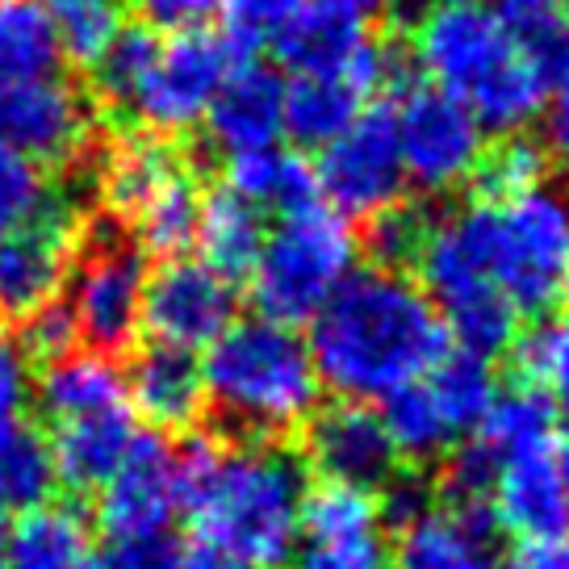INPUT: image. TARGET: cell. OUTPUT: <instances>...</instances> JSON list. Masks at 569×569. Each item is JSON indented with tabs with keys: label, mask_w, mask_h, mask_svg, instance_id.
Listing matches in <instances>:
<instances>
[{
	"label": "cell",
	"mask_w": 569,
	"mask_h": 569,
	"mask_svg": "<svg viewBox=\"0 0 569 569\" xmlns=\"http://www.w3.org/2000/svg\"><path fill=\"white\" fill-rule=\"evenodd\" d=\"M445 315L415 281L386 268H365L331 293L310 319L315 373L339 402H386L427 377L448 356Z\"/></svg>",
	"instance_id": "cell-1"
},
{
	"label": "cell",
	"mask_w": 569,
	"mask_h": 569,
	"mask_svg": "<svg viewBox=\"0 0 569 569\" xmlns=\"http://www.w3.org/2000/svg\"><path fill=\"white\" fill-rule=\"evenodd\" d=\"M172 465L177 502L193 519L201 549L243 569H281L298 552L310 498L298 452L272 440L222 448L213 436H189Z\"/></svg>",
	"instance_id": "cell-2"
},
{
	"label": "cell",
	"mask_w": 569,
	"mask_h": 569,
	"mask_svg": "<svg viewBox=\"0 0 569 569\" xmlns=\"http://www.w3.org/2000/svg\"><path fill=\"white\" fill-rule=\"evenodd\" d=\"M415 59L481 130L519 134L545 106L516 21L486 0H436L415 21Z\"/></svg>",
	"instance_id": "cell-3"
},
{
	"label": "cell",
	"mask_w": 569,
	"mask_h": 569,
	"mask_svg": "<svg viewBox=\"0 0 569 569\" xmlns=\"http://www.w3.org/2000/svg\"><path fill=\"white\" fill-rule=\"evenodd\" d=\"M206 402L251 440H277L310 423L322 381L306 339L268 319H234L201 360Z\"/></svg>",
	"instance_id": "cell-4"
},
{
	"label": "cell",
	"mask_w": 569,
	"mask_h": 569,
	"mask_svg": "<svg viewBox=\"0 0 569 569\" xmlns=\"http://www.w3.org/2000/svg\"><path fill=\"white\" fill-rule=\"evenodd\" d=\"M465 231L486 277L516 315H540L557 302L569 268V197L540 184L516 201L465 206Z\"/></svg>",
	"instance_id": "cell-5"
},
{
	"label": "cell",
	"mask_w": 569,
	"mask_h": 569,
	"mask_svg": "<svg viewBox=\"0 0 569 569\" xmlns=\"http://www.w3.org/2000/svg\"><path fill=\"white\" fill-rule=\"evenodd\" d=\"M356 234L339 213L315 210L289 213L277 231H268L260 260L251 268V302L260 319L298 327L331 302L339 284L352 277Z\"/></svg>",
	"instance_id": "cell-6"
},
{
	"label": "cell",
	"mask_w": 569,
	"mask_h": 569,
	"mask_svg": "<svg viewBox=\"0 0 569 569\" xmlns=\"http://www.w3.org/2000/svg\"><path fill=\"white\" fill-rule=\"evenodd\" d=\"M68 310L76 331L92 352H122L142 327V298H147V251L134 243V231L106 213L76 231V260H71Z\"/></svg>",
	"instance_id": "cell-7"
},
{
	"label": "cell",
	"mask_w": 569,
	"mask_h": 569,
	"mask_svg": "<svg viewBox=\"0 0 569 569\" xmlns=\"http://www.w3.org/2000/svg\"><path fill=\"white\" fill-rule=\"evenodd\" d=\"M239 63H248V54L239 51L227 34L184 30L168 42L160 38V47L147 59L122 118L130 126H142L156 139L189 134L193 126L206 122L222 80Z\"/></svg>",
	"instance_id": "cell-8"
},
{
	"label": "cell",
	"mask_w": 569,
	"mask_h": 569,
	"mask_svg": "<svg viewBox=\"0 0 569 569\" xmlns=\"http://www.w3.org/2000/svg\"><path fill=\"white\" fill-rule=\"evenodd\" d=\"M402 172L423 193H452L473 180L486 156V130L465 106L440 89H407L402 106L393 109Z\"/></svg>",
	"instance_id": "cell-9"
},
{
	"label": "cell",
	"mask_w": 569,
	"mask_h": 569,
	"mask_svg": "<svg viewBox=\"0 0 569 569\" xmlns=\"http://www.w3.org/2000/svg\"><path fill=\"white\" fill-rule=\"evenodd\" d=\"M315 180L319 197H327L336 213L377 218L381 210L398 206L407 172L390 109H365L336 142H327L315 163Z\"/></svg>",
	"instance_id": "cell-10"
},
{
	"label": "cell",
	"mask_w": 569,
	"mask_h": 569,
	"mask_svg": "<svg viewBox=\"0 0 569 569\" xmlns=\"http://www.w3.org/2000/svg\"><path fill=\"white\" fill-rule=\"evenodd\" d=\"M272 42H277V59L293 76H343L365 97H373L377 89L402 80L398 54L386 51L381 42H373L365 21L343 18V13L327 9L319 0L302 4L272 34Z\"/></svg>",
	"instance_id": "cell-11"
},
{
	"label": "cell",
	"mask_w": 569,
	"mask_h": 569,
	"mask_svg": "<svg viewBox=\"0 0 569 569\" xmlns=\"http://www.w3.org/2000/svg\"><path fill=\"white\" fill-rule=\"evenodd\" d=\"M234 322V284L201 260H168L147 281L142 327L160 348H210Z\"/></svg>",
	"instance_id": "cell-12"
},
{
	"label": "cell",
	"mask_w": 569,
	"mask_h": 569,
	"mask_svg": "<svg viewBox=\"0 0 569 569\" xmlns=\"http://www.w3.org/2000/svg\"><path fill=\"white\" fill-rule=\"evenodd\" d=\"M76 218L51 201L30 227L0 234V319L26 322L59 298L76 260Z\"/></svg>",
	"instance_id": "cell-13"
},
{
	"label": "cell",
	"mask_w": 569,
	"mask_h": 569,
	"mask_svg": "<svg viewBox=\"0 0 569 569\" xmlns=\"http://www.w3.org/2000/svg\"><path fill=\"white\" fill-rule=\"evenodd\" d=\"M0 147L34 163H71L92 151L84 97L63 80H30L0 89Z\"/></svg>",
	"instance_id": "cell-14"
},
{
	"label": "cell",
	"mask_w": 569,
	"mask_h": 569,
	"mask_svg": "<svg viewBox=\"0 0 569 569\" xmlns=\"http://www.w3.org/2000/svg\"><path fill=\"white\" fill-rule=\"evenodd\" d=\"M177 448L163 436L147 431L134 440L130 457L122 469L101 486V502H97V523L101 532L118 545V540H134L147 532H163L172 528L177 516V465H172Z\"/></svg>",
	"instance_id": "cell-15"
},
{
	"label": "cell",
	"mask_w": 569,
	"mask_h": 569,
	"mask_svg": "<svg viewBox=\"0 0 569 569\" xmlns=\"http://www.w3.org/2000/svg\"><path fill=\"white\" fill-rule=\"evenodd\" d=\"M306 461L319 469L327 486H348L373 495L377 486L393 478V452L381 415L360 402H336V407L310 415L306 423Z\"/></svg>",
	"instance_id": "cell-16"
},
{
	"label": "cell",
	"mask_w": 569,
	"mask_h": 569,
	"mask_svg": "<svg viewBox=\"0 0 569 569\" xmlns=\"http://www.w3.org/2000/svg\"><path fill=\"white\" fill-rule=\"evenodd\" d=\"M210 142L231 160L248 151L277 147L284 134V80L268 63H239L222 80L210 113Z\"/></svg>",
	"instance_id": "cell-17"
},
{
	"label": "cell",
	"mask_w": 569,
	"mask_h": 569,
	"mask_svg": "<svg viewBox=\"0 0 569 569\" xmlns=\"http://www.w3.org/2000/svg\"><path fill=\"white\" fill-rule=\"evenodd\" d=\"M490 519L519 540H566L569 502L557 481L549 448L495 461Z\"/></svg>",
	"instance_id": "cell-18"
},
{
	"label": "cell",
	"mask_w": 569,
	"mask_h": 569,
	"mask_svg": "<svg viewBox=\"0 0 569 569\" xmlns=\"http://www.w3.org/2000/svg\"><path fill=\"white\" fill-rule=\"evenodd\" d=\"M126 398L142 419L160 431H189L206 410V377L193 352L151 343L134 356L126 377Z\"/></svg>",
	"instance_id": "cell-19"
},
{
	"label": "cell",
	"mask_w": 569,
	"mask_h": 569,
	"mask_svg": "<svg viewBox=\"0 0 569 569\" xmlns=\"http://www.w3.org/2000/svg\"><path fill=\"white\" fill-rule=\"evenodd\" d=\"M134 440H139V431H134L130 407L59 419L51 436L54 473L71 490H101L122 469Z\"/></svg>",
	"instance_id": "cell-20"
},
{
	"label": "cell",
	"mask_w": 569,
	"mask_h": 569,
	"mask_svg": "<svg viewBox=\"0 0 569 569\" xmlns=\"http://www.w3.org/2000/svg\"><path fill=\"white\" fill-rule=\"evenodd\" d=\"M398 569H498L495 519L486 507L431 511L398 532Z\"/></svg>",
	"instance_id": "cell-21"
},
{
	"label": "cell",
	"mask_w": 569,
	"mask_h": 569,
	"mask_svg": "<svg viewBox=\"0 0 569 569\" xmlns=\"http://www.w3.org/2000/svg\"><path fill=\"white\" fill-rule=\"evenodd\" d=\"M38 402L54 423L130 407L122 369L101 352H71L51 360L38 377Z\"/></svg>",
	"instance_id": "cell-22"
},
{
	"label": "cell",
	"mask_w": 569,
	"mask_h": 569,
	"mask_svg": "<svg viewBox=\"0 0 569 569\" xmlns=\"http://www.w3.org/2000/svg\"><path fill=\"white\" fill-rule=\"evenodd\" d=\"M227 189L243 197L256 210H277L281 218L306 213L319 206V180L302 156H289L281 147L248 151L227 160Z\"/></svg>",
	"instance_id": "cell-23"
},
{
	"label": "cell",
	"mask_w": 569,
	"mask_h": 569,
	"mask_svg": "<svg viewBox=\"0 0 569 569\" xmlns=\"http://www.w3.org/2000/svg\"><path fill=\"white\" fill-rule=\"evenodd\" d=\"M264 239V213L248 206L243 197H234L231 189L206 197L201 222H197V248H201V264H210L218 277H227L231 284L248 277L260 260Z\"/></svg>",
	"instance_id": "cell-24"
},
{
	"label": "cell",
	"mask_w": 569,
	"mask_h": 569,
	"mask_svg": "<svg viewBox=\"0 0 569 569\" xmlns=\"http://www.w3.org/2000/svg\"><path fill=\"white\" fill-rule=\"evenodd\" d=\"M4 569H84L89 566V528L80 511L63 502H47L9 528L4 536Z\"/></svg>",
	"instance_id": "cell-25"
},
{
	"label": "cell",
	"mask_w": 569,
	"mask_h": 569,
	"mask_svg": "<svg viewBox=\"0 0 569 569\" xmlns=\"http://www.w3.org/2000/svg\"><path fill=\"white\" fill-rule=\"evenodd\" d=\"M365 92L343 76H293L284 84V134L298 147H327L365 113Z\"/></svg>",
	"instance_id": "cell-26"
},
{
	"label": "cell",
	"mask_w": 569,
	"mask_h": 569,
	"mask_svg": "<svg viewBox=\"0 0 569 569\" xmlns=\"http://www.w3.org/2000/svg\"><path fill=\"white\" fill-rule=\"evenodd\" d=\"M63 63L47 0H0V89L51 80Z\"/></svg>",
	"instance_id": "cell-27"
},
{
	"label": "cell",
	"mask_w": 569,
	"mask_h": 569,
	"mask_svg": "<svg viewBox=\"0 0 569 569\" xmlns=\"http://www.w3.org/2000/svg\"><path fill=\"white\" fill-rule=\"evenodd\" d=\"M423 386L436 398V407H440V415H445V423L452 427L457 440L486 423V415H490L498 398V377L490 369V360L469 352H448L423 377Z\"/></svg>",
	"instance_id": "cell-28"
},
{
	"label": "cell",
	"mask_w": 569,
	"mask_h": 569,
	"mask_svg": "<svg viewBox=\"0 0 569 569\" xmlns=\"http://www.w3.org/2000/svg\"><path fill=\"white\" fill-rule=\"evenodd\" d=\"M180 172V160L156 139H130L101 156V197L113 210V218H134L147 197L160 189L163 180Z\"/></svg>",
	"instance_id": "cell-29"
},
{
	"label": "cell",
	"mask_w": 569,
	"mask_h": 569,
	"mask_svg": "<svg viewBox=\"0 0 569 569\" xmlns=\"http://www.w3.org/2000/svg\"><path fill=\"white\" fill-rule=\"evenodd\" d=\"M552 402L545 390L536 386H516V390H498L495 407L478 427V445L502 461V457H519V452H540L552 445Z\"/></svg>",
	"instance_id": "cell-30"
},
{
	"label": "cell",
	"mask_w": 569,
	"mask_h": 569,
	"mask_svg": "<svg viewBox=\"0 0 569 569\" xmlns=\"http://www.w3.org/2000/svg\"><path fill=\"white\" fill-rule=\"evenodd\" d=\"M59 486L51 440L34 427H13L0 436V511H38Z\"/></svg>",
	"instance_id": "cell-31"
},
{
	"label": "cell",
	"mask_w": 569,
	"mask_h": 569,
	"mask_svg": "<svg viewBox=\"0 0 569 569\" xmlns=\"http://www.w3.org/2000/svg\"><path fill=\"white\" fill-rule=\"evenodd\" d=\"M302 536L306 545H381L377 498L348 486H322L306 498Z\"/></svg>",
	"instance_id": "cell-32"
},
{
	"label": "cell",
	"mask_w": 569,
	"mask_h": 569,
	"mask_svg": "<svg viewBox=\"0 0 569 569\" xmlns=\"http://www.w3.org/2000/svg\"><path fill=\"white\" fill-rule=\"evenodd\" d=\"M201 193H197L193 177L180 168L172 180H163L156 193L142 201L134 210V227H139V239L151 251L160 256H172L180 260V251L197 243V222H201Z\"/></svg>",
	"instance_id": "cell-33"
},
{
	"label": "cell",
	"mask_w": 569,
	"mask_h": 569,
	"mask_svg": "<svg viewBox=\"0 0 569 569\" xmlns=\"http://www.w3.org/2000/svg\"><path fill=\"white\" fill-rule=\"evenodd\" d=\"M381 423H386V436H390L393 452L407 457V461H436V457H445L448 448L457 445V436H452V427L445 423L436 398L427 393L423 377L410 381L407 390H398L386 398Z\"/></svg>",
	"instance_id": "cell-34"
},
{
	"label": "cell",
	"mask_w": 569,
	"mask_h": 569,
	"mask_svg": "<svg viewBox=\"0 0 569 569\" xmlns=\"http://www.w3.org/2000/svg\"><path fill=\"white\" fill-rule=\"evenodd\" d=\"M545 172H549V156H545V147L532 139H523V134H507V139L498 142L495 151H486L478 163V193L486 201H516V197L532 193L545 184Z\"/></svg>",
	"instance_id": "cell-35"
},
{
	"label": "cell",
	"mask_w": 569,
	"mask_h": 569,
	"mask_svg": "<svg viewBox=\"0 0 569 569\" xmlns=\"http://www.w3.org/2000/svg\"><path fill=\"white\" fill-rule=\"evenodd\" d=\"M51 18L63 54L84 68H97L101 54L113 47V38L122 34L113 0H51Z\"/></svg>",
	"instance_id": "cell-36"
},
{
	"label": "cell",
	"mask_w": 569,
	"mask_h": 569,
	"mask_svg": "<svg viewBox=\"0 0 569 569\" xmlns=\"http://www.w3.org/2000/svg\"><path fill=\"white\" fill-rule=\"evenodd\" d=\"M516 360L528 386L549 393L552 407L569 415V319L536 322L523 339H516Z\"/></svg>",
	"instance_id": "cell-37"
},
{
	"label": "cell",
	"mask_w": 569,
	"mask_h": 569,
	"mask_svg": "<svg viewBox=\"0 0 569 569\" xmlns=\"http://www.w3.org/2000/svg\"><path fill=\"white\" fill-rule=\"evenodd\" d=\"M431 231V218H427L419 206H390L377 218H369V231H365V248L373 256V268H386V272H402L407 264L419 260L423 251V239Z\"/></svg>",
	"instance_id": "cell-38"
},
{
	"label": "cell",
	"mask_w": 569,
	"mask_h": 569,
	"mask_svg": "<svg viewBox=\"0 0 569 569\" xmlns=\"http://www.w3.org/2000/svg\"><path fill=\"white\" fill-rule=\"evenodd\" d=\"M51 201L54 197L47 189L42 163L0 147V234H13L21 227H30L38 213H47Z\"/></svg>",
	"instance_id": "cell-39"
},
{
	"label": "cell",
	"mask_w": 569,
	"mask_h": 569,
	"mask_svg": "<svg viewBox=\"0 0 569 569\" xmlns=\"http://www.w3.org/2000/svg\"><path fill=\"white\" fill-rule=\"evenodd\" d=\"M523 42V54L532 63L545 97L569 89V21L540 13V18H511Z\"/></svg>",
	"instance_id": "cell-40"
},
{
	"label": "cell",
	"mask_w": 569,
	"mask_h": 569,
	"mask_svg": "<svg viewBox=\"0 0 569 569\" xmlns=\"http://www.w3.org/2000/svg\"><path fill=\"white\" fill-rule=\"evenodd\" d=\"M490 486H495V457L481 445L457 448L445 465V495L452 507H486L490 511Z\"/></svg>",
	"instance_id": "cell-41"
},
{
	"label": "cell",
	"mask_w": 569,
	"mask_h": 569,
	"mask_svg": "<svg viewBox=\"0 0 569 569\" xmlns=\"http://www.w3.org/2000/svg\"><path fill=\"white\" fill-rule=\"evenodd\" d=\"M222 4H227V18H231L227 38L248 54L264 34H277L306 0H222Z\"/></svg>",
	"instance_id": "cell-42"
},
{
	"label": "cell",
	"mask_w": 569,
	"mask_h": 569,
	"mask_svg": "<svg viewBox=\"0 0 569 569\" xmlns=\"http://www.w3.org/2000/svg\"><path fill=\"white\" fill-rule=\"evenodd\" d=\"M80 343V331H76V319H71L68 302H51L47 310H38L34 319L21 322V352L34 356V360H59V356H71Z\"/></svg>",
	"instance_id": "cell-43"
},
{
	"label": "cell",
	"mask_w": 569,
	"mask_h": 569,
	"mask_svg": "<svg viewBox=\"0 0 569 569\" xmlns=\"http://www.w3.org/2000/svg\"><path fill=\"white\" fill-rule=\"evenodd\" d=\"M30 398H34L30 356L21 352L18 339L0 336V436H9L13 427H21Z\"/></svg>",
	"instance_id": "cell-44"
},
{
	"label": "cell",
	"mask_w": 569,
	"mask_h": 569,
	"mask_svg": "<svg viewBox=\"0 0 569 569\" xmlns=\"http://www.w3.org/2000/svg\"><path fill=\"white\" fill-rule=\"evenodd\" d=\"M184 561H189V549L172 536V528H163L134 540H118L109 569H184Z\"/></svg>",
	"instance_id": "cell-45"
},
{
	"label": "cell",
	"mask_w": 569,
	"mask_h": 569,
	"mask_svg": "<svg viewBox=\"0 0 569 569\" xmlns=\"http://www.w3.org/2000/svg\"><path fill=\"white\" fill-rule=\"evenodd\" d=\"M431 486L423 478H415V473H393L386 481V495L377 498V511H381V523H390L393 532H407L410 523H419L423 516L436 511V502H431Z\"/></svg>",
	"instance_id": "cell-46"
},
{
	"label": "cell",
	"mask_w": 569,
	"mask_h": 569,
	"mask_svg": "<svg viewBox=\"0 0 569 569\" xmlns=\"http://www.w3.org/2000/svg\"><path fill=\"white\" fill-rule=\"evenodd\" d=\"M134 9H139L151 26L184 34V30L201 26L210 13H218V9H222V0H134Z\"/></svg>",
	"instance_id": "cell-47"
},
{
	"label": "cell",
	"mask_w": 569,
	"mask_h": 569,
	"mask_svg": "<svg viewBox=\"0 0 569 569\" xmlns=\"http://www.w3.org/2000/svg\"><path fill=\"white\" fill-rule=\"evenodd\" d=\"M498 569H569V540H519Z\"/></svg>",
	"instance_id": "cell-48"
},
{
	"label": "cell",
	"mask_w": 569,
	"mask_h": 569,
	"mask_svg": "<svg viewBox=\"0 0 569 569\" xmlns=\"http://www.w3.org/2000/svg\"><path fill=\"white\" fill-rule=\"evenodd\" d=\"M545 156L561 172H569V89L552 92L549 109H545Z\"/></svg>",
	"instance_id": "cell-49"
},
{
	"label": "cell",
	"mask_w": 569,
	"mask_h": 569,
	"mask_svg": "<svg viewBox=\"0 0 569 569\" xmlns=\"http://www.w3.org/2000/svg\"><path fill=\"white\" fill-rule=\"evenodd\" d=\"M327 9H336L343 18H356V21H369L377 13H390V0H319Z\"/></svg>",
	"instance_id": "cell-50"
},
{
	"label": "cell",
	"mask_w": 569,
	"mask_h": 569,
	"mask_svg": "<svg viewBox=\"0 0 569 569\" xmlns=\"http://www.w3.org/2000/svg\"><path fill=\"white\" fill-rule=\"evenodd\" d=\"M561 0H502V13L507 18H540V13H552Z\"/></svg>",
	"instance_id": "cell-51"
},
{
	"label": "cell",
	"mask_w": 569,
	"mask_h": 569,
	"mask_svg": "<svg viewBox=\"0 0 569 569\" xmlns=\"http://www.w3.org/2000/svg\"><path fill=\"white\" fill-rule=\"evenodd\" d=\"M552 452V469H557V481H561V490H566V502H569V431L557 436V445L549 448Z\"/></svg>",
	"instance_id": "cell-52"
},
{
	"label": "cell",
	"mask_w": 569,
	"mask_h": 569,
	"mask_svg": "<svg viewBox=\"0 0 569 569\" xmlns=\"http://www.w3.org/2000/svg\"><path fill=\"white\" fill-rule=\"evenodd\" d=\"M184 569H243V566H234L231 557H222V552L201 549V552H189V561H184Z\"/></svg>",
	"instance_id": "cell-53"
},
{
	"label": "cell",
	"mask_w": 569,
	"mask_h": 569,
	"mask_svg": "<svg viewBox=\"0 0 569 569\" xmlns=\"http://www.w3.org/2000/svg\"><path fill=\"white\" fill-rule=\"evenodd\" d=\"M557 298L569 306V268H566V277H561V289H557Z\"/></svg>",
	"instance_id": "cell-54"
},
{
	"label": "cell",
	"mask_w": 569,
	"mask_h": 569,
	"mask_svg": "<svg viewBox=\"0 0 569 569\" xmlns=\"http://www.w3.org/2000/svg\"><path fill=\"white\" fill-rule=\"evenodd\" d=\"M4 536H9V523H4V511H0V552H4Z\"/></svg>",
	"instance_id": "cell-55"
},
{
	"label": "cell",
	"mask_w": 569,
	"mask_h": 569,
	"mask_svg": "<svg viewBox=\"0 0 569 569\" xmlns=\"http://www.w3.org/2000/svg\"><path fill=\"white\" fill-rule=\"evenodd\" d=\"M84 569H109V566H92V561H89V566H84Z\"/></svg>",
	"instance_id": "cell-56"
},
{
	"label": "cell",
	"mask_w": 569,
	"mask_h": 569,
	"mask_svg": "<svg viewBox=\"0 0 569 569\" xmlns=\"http://www.w3.org/2000/svg\"><path fill=\"white\" fill-rule=\"evenodd\" d=\"M566 9H569V0H566ZM566 21H569V18H566Z\"/></svg>",
	"instance_id": "cell-57"
},
{
	"label": "cell",
	"mask_w": 569,
	"mask_h": 569,
	"mask_svg": "<svg viewBox=\"0 0 569 569\" xmlns=\"http://www.w3.org/2000/svg\"><path fill=\"white\" fill-rule=\"evenodd\" d=\"M0 569H4V566H0Z\"/></svg>",
	"instance_id": "cell-58"
}]
</instances>
